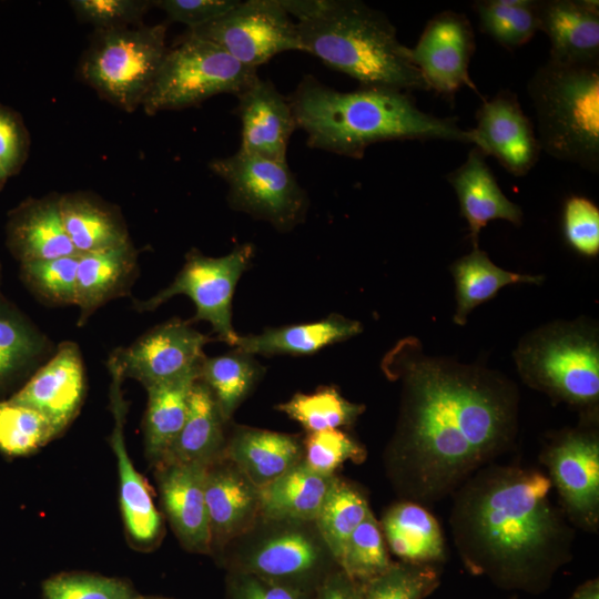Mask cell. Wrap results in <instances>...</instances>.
I'll use <instances>...</instances> for the list:
<instances>
[{
	"instance_id": "obj_1",
	"label": "cell",
	"mask_w": 599,
	"mask_h": 599,
	"mask_svg": "<svg viewBox=\"0 0 599 599\" xmlns=\"http://www.w3.org/2000/svg\"><path fill=\"white\" fill-rule=\"evenodd\" d=\"M382 367L403 387L389 461L407 500L426 505L453 495L514 445L519 394L507 377L425 355L410 337Z\"/></svg>"
},
{
	"instance_id": "obj_2",
	"label": "cell",
	"mask_w": 599,
	"mask_h": 599,
	"mask_svg": "<svg viewBox=\"0 0 599 599\" xmlns=\"http://www.w3.org/2000/svg\"><path fill=\"white\" fill-rule=\"evenodd\" d=\"M540 470L490 463L451 496L449 525L469 572L497 587L541 593L572 558L575 532Z\"/></svg>"
},
{
	"instance_id": "obj_3",
	"label": "cell",
	"mask_w": 599,
	"mask_h": 599,
	"mask_svg": "<svg viewBox=\"0 0 599 599\" xmlns=\"http://www.w3.org/2000/svg\"><path fill=\"white\" fill-rule=\"evenodd\" d=\"M407 93L375 87L343 92L308 74L288 101L307 145L338 155L359 159L370 144L393 140L473 143L470 130L422 111Z\"/></svg>"
},
{
	"instance_id": "obj_4",
	"label": "cell",
	"mask_w": 599,
	"mask_h": 599,
	"mask_svg": "<svg viewBox=\"0 0 599 599\" xmlns=\"http://www.w3.org/2000/svg\"><path fill=\"white\" fill-rule=\"evenodd\" d=\"M296 27L303 51L362 87L429 91L409 48L380 11L357 0H281Z\"/></svg>"
},
{
	"instance_id": "obj_5",
	"label": "cell",
	"mask_w": 599,
	"mask_h": 599,
	"mask_svg": "<svg viewBox=\"0 0 599 599\" xmlns=\"http://www.w3.org/2000/svg\"><path fill=\"white\" fill-rule=\"evenodd\" d=\"M528 95L538 142L548 155L599 171V63L548 60L531 75Z\"/></svg>"
},
{
	"instance_id": "obj_6",
	"label": "cell",
	"mask_w": 599,
	"mask_h": 599,
	"mask_svg": "<svg viewBox=\"0 0 599 599\" xmlns=\"http://www.w3.org/2000/svg\"><path fill=\"white\" fill-rule=\"evenodd\" d=\"M515 361L531 388L586 414L597 409L599 344L592 326L572 322L540 327L520 342Z\"/></svg>"
},
{
	"instance_id": "obj_7",
	"label": "cell",
	"mask_w": 599,
	"mask_h": 599,
	"mask_svg": "<svg viewBox=\"0 0 599 599\" xmlns=\"http://www.w3.org/2000/svg\"><path fill=\"white\" fill-rule=\"evenodd\" d=\"M166 26L95 30L80 75L98 94L125 112L142 105L166 53Z\"/></svg>"
},
{
	"instance_id": "obj_8",
	"label": "cell",
	"mask_w": 599,
	"mask_h": 599,
	"mask_svg": "<svg viewBox=\"0 0 599 599\" xmlns=\"http://www.w3.org/2000/svg\"><path fill=\"white\" fill-rule=\"evenodd\" d=\"M257 69L243 65L219 45L190 34L167 48L142 106L146 114L199 105L206 99L237 95L256 79Z\"/></svg>"
},
{
	"instance_id": "obj_9",
	"label": "cell",
	"mask_w": 599,
	"mask_h": 599,
	"mask_svg": "<svg viewBox=\"0 0 599 599\" xmlns=\"http://www.w3.org/2000/svg\"><path fill=\"white\" fill-rule=\"evenodd\" d=\"M210 170L229 186L227 202L236 211L287 232L303 222L308 197L287 162H276L237 151L214 159Z\"/></svg>"
},
{
	"instance_id": "obj_10",
	"label": "cell",
	"mask_w": 599,
	"mask_h": 599,
	"mask_svg": "<svg viewBox=\"0 0 599 599\" xmlns=\"http://www.w3.org/2000/svg\"><path fill=\"white\" fill-rule=\"evenodd\" d=\"M254 247L251 244L235 246L221 257H209L191 250L174 281L146 301L135 302L140 312L153 311L175 295L189 296L196 308L190 323L206 321L217 338L235 346L238 334L232 325V300L242 274L251 265Z\"/></svg>"
},
{
	"instance_id": "obj_11",
	"label": "cell",
	"mask_w": 599,
	"mask_h": 599,
	"mask_svg": "<svg viewBox=\"0 0 599 599\" xmlns=\"http://www.w3.org/2000/svg\"><path fill=\"white\" fill-rule=\"evenodd\" d=\"M187 32L253 69L281 52L303 51L296 23L281 0L240 1L224 16Z\"/></svg>"
},
{
	"instance_id": "obj_12",
	"label": "cell",
	"mask_w": 599,
	"mask_h": 599,
	"mask_svg": "<svg viewBox=\"0 0 599 599\" xmlns=\"http://www.w3.org/2000/svg\"><path fill=\"white\" fill-rule=\"evenodd\" d=\"M571 525L596 532L599 526V436L586 425L556 436L540 453Z\"/></svg>"
},
{
	"instance_id": "obj_13",
	"label": "cell",
	"mask_w": 599,
	"mask_h": 599,
	"mask_svg": "<svg viewBox=\"0 0 599 599\" xmlns=\"http://www.w3.org/2000/svg\"><path fill=\"white\" fill-rule=\"evenodd\" d=\"M210 341L190 322L174 318L153 327L111 358L123 377L129 376L149 387L197 370L205 357L203 347Z\"/></svg>"
},
{
	"instance_id": "obj_14",
	"label": "cell",
	"mask_w": 599,
	"mask_h": 599,
	"mask_svg": "<svg viewBox=\"0 0 599 599\" xmlns=\"http://www.w3.org/2000/svg\"><path fill=\"white\" fill-rule=\"evenodd\" d=\"M318 536L304 528L277 530L245 552L232 571H242L314 593L334 569ZM333 558V557H332Z\"/></svg>"
},
{
	"instance_id": "obj_15",
	"label": "cell",
	"mask_w": 599,
	"mask_h": 599,
	"mask_svg": "<svg viewBox=\"0 0 599 599\" xmlns=\"http://www.w3.org/2000/svg\"><path fill=\"white\" fill-rule=\"evenodd\" d=\"M474 51L473 27L465 14L455 11L434 16L416 45L409 48L410 60L429 90L450 97L464 85L478 93L468 71Z\"/></svg>"
},
{
	"instance_id": "obj_16",
	"label": "cell",
	"mask_w": 599,
	"mask_h": 599,
	"mask_svg": "<svg viewBox=\"0 0 599 599\" xmlns=\"http://www.w3.org/2000/svg\"><path fill=\"white\" fill-rule=\"evenodd\" d=\"M476 120L470 130L473 144L486 156H494L515 176H524L535 166L540 145L515 93L502 90L484 101Z\"/></svg>"
},
{
	"instance_id": "obj_17",
	"label": "cell",
	"mask_w": 599,
	"mask_h": 599,
	"mask_svg": "<svg viewBox=\"0 0 599 599\" xmlns=\"http://www.w3.org/2000/svg\"><path fill=\"white\" fill-rule=\"evenodd\" d=\"M241 120L240 152L286 162L290 139L297 129L288 101L268 80L260 77L235 95Z\"/></svg>"
},
{
	"instance_id": "obj_18",
	"label": "cell",
	"mask_w": 599,
	"mask_h": 599,
	"mask_svg": "<svg viewBox=\"0 0 599 599\" xmlns=\"http://www.w3.org/2000/svg\"><path fill=\"white\" fill-rule=\"evenodd\" d=\"M84 389V367L80 351L74 343L64 342L54 356L10 399L41 413L60 433L77 415Z\"/></svg>"
},
{
	"instance_id": "obj_19",
	"label": "cell",
	"mask_w": 599,
	"mask_h": 599,
	"mask_svg": "<svg viewBox=\"0 0 599 599\" xmlns=\"http://www.w3.org/2000/svg\"><path fill=\"white\" fill-rule=\"evenodd\" d=\"M156 478L167 519L185 549L209 554L212 536L205 502L207 466L156 464Z\"/></svg>"
},
{
	"instance_id": "obj_20",
	"label": "cell",
	"mask_w": 599,
	"mask_h": 599,
	"mask_svg": "<svg viewBox=\"0 0 599 599\" xmlns=\"http://www.w3.org/2000/svg\"><path fill=\"white\" fill-rule=\"evenodd\" d=\"M109 367L113 378L111 396L115 419L111 445L118 463L121 511L131 539L140 545H150L158 540L161 534V517L146 481L134 467L125 447L123 436L125 406L120 392L123 375L116 365L110 364Z\"/></svg>"
},
{
	"instance_id": "obj_21",
	"label": "cell",
	"mask_w": 599,
	"mask_h": 599,
	"mask_svg": "<svg viewBox=\"0 0 599 599\" xmlns=\"http://www.w3.org/2000/svg\"><path fill=\"white\" fill-rule=\"evenodd\" d=\"M539 31L550 42V60L568 64L599 63V2L539 1Z\"/></svg>"
},
{
	"instance_id": "obj_22",
	"label": "cell",
	"mask_w": 599,
	"mask_h": 599,
	"mask_svg": "<svg viewBox=\"0 0 599 599\" xmlns=\"http://www.w3.org/2000/svg\"><path fill=\"white\" fill-rule=\"evenodd\" d=\"M59 197L28 199L10 211L7 245L20 264L79 254L64 229Z\"/></svg>"
},
{
	"instance_id": "obj_23",
	"label": "cell",
	"mask_w": 599,
	"mask_h": 599,
	"mask_svg": "<svg viewBox=\"0 0 599 599\" xmlns=\"http://www.w3.org/2000/svg\"><path fill=\"white\" fill-rule=\"evenodd\" d=\"M454 187L460 213L467 221L474 248L478 247L481 230L493 220H504L515 225L522 221V211L499 187L486 163V155L474 146L466 161L447 175Z\"/></svg>"
},
{
	"instance_id": "obj_24",
	"label": "cell",
	"mask_w": 599,
	"mask_h": 599,
	"mask_svg": "<svg viewBox=\"0 0 599 599\" xmlns=\"http://www.w3.org/2000/svg\"><path fill=\"white\" fill-rule=\"evenodd\" d=\"M216 461L207 466L205 476L212 544L244 532L260 514L258 488L231 460L227 465Z\"/></svg>"
},
{
	"instance_id": "obj_25",
	"label": "cell",
	"mask_w": 599,
	"mask_h": 599,
	"mask_svg": "<svg viewBox=\"0 0 599 599\" xmlns=\"http://www.w3.org/2000/svg\"><path fill=\"white\" fill-rule=\"evenodd\" d=\"M225 451L258 489L303 460L298 437L243 426L235 428Z\"/></svg>"
},
{
	"instance_id": "obj_26",
	"label": "cell",
	"mask_w": 599,
	"mask_h": 599,
	"mask_svg": "<svg viewBox=\"0 0 599 599\" xmlns=\"http://www.w3.org/2000/svg\"><path fill=\"white\" fill-rule=\"evenodd\" d=\"M362 324L338 314L321 321L267 327L260 334L238 335L235 349L255 355H309L362 332Z\"/></svg>"
},
{
	"instance_id": "obj_27",
	"label": "cell",
	"mask_w": 599,
	"mask_h": 599,
	"mask_svg": "<svg viewBox=\"0 0 599 599\" xmlns=\"http://www.w3.org/2000/svg\"><path fill=\"white\" fill-rule=\"evenodd\" d=\"M136 274V252L132 243L79 255L75 305L79 325L108 301L126 294Z\"/></svg>"
},
{
	"instance_id": "obj_28",
	"label": "cell",
	"mask_w": 599,
	"mask_h": 599,
	"mask_svg": "<svg viewBox=\"0 0 599 599\" xmlns=\"http://www.w3.org/2000/svg\"><path fill=\"white\" fill-rule=\"evenodd\" d=\"M226 423L210 388L197 379L190 394L184 425L166 451L156 464H201L215 463L225 451L223 424Z\"/></svg>"
},
{
	"instance_id": "obj_29",
	"label": "cell",
	"mask_w": 599,
	"mask_h": 599,
	"mask_svg": "<svg viewBox=\"0 0 599 599\" xmlns=\"http://www.w3.org/2000/svg\"><path fill=\"white\" fill-rule=\"evenodd\" d=\"M337 477L303 461L258 489L260 514L275 521H314Z\"/></svg>"
},
{
	"instance_id": "obj_30",
	"label": "cell",
	"mask_w": 599,
	"mask_h": 599,
	"mask_svg": "<svg viewBox=\"0 0 599 599\" xmlns=\"http://www.w3.org/2000/svg\"><path fill=\"white\" fill-rule=\"evenodd\" d=\"M384 540L403 562L437 565L446 560V544L437 519L420 504L392 506L379 522Z\"/></svg>"
},
{
	"instance_id": "obj_31",
	"label": "cell",
	"mask_w": 599,
	"mask_h": 599,
	"mask_svg": "<svg viewBox=\"0 0 599 599\" xmlns=\"http://www.w3.org/2000/svg\"><path fill=\"white\" fill-rule=\"evenodd\" d=\"M59 203L64 229L79 254L131 242L120 211L94 194L65 193L60 195Z\"/></svg>"
},
{
	"instance_id": "obj_32",
	"label": "cell",
	"mask_w": 599,
	"mask_h": 599,
	"mask_svg": "<svg viewBox=\"0 0 599 599\" xmlns=\"http://www.w3.org/2000/svg\"><path fill=\"white\" fill-rule=\"evenodd\" d=\"M199 369L173 380L145 387V449L149 457L156 463L164 457L184 425L191 389L199 379Z\"/></svg>"
},
{
	"instance_id": "obj_33",
	"label": "cell",
	"mask_w": 599,
	"mask_h": 599,
	"mask_svg": "<svg viewBox=\"0 0 599 599\" xmlns=\"http://www.w3.org/2000/svg\"><path fill=\"white\" fill-rule=\"evenodd\" d=\"M451 274L457 301L454 322L458 325H465L469 313L477 305L493 298L501 287L542 282L540 275H524L500 268L478 247L454 262Z\"/></svg>"
},
{
	"instance_id": "obj_34",
	"label": "cell",
	"mask_w": 599,
	"mask_h": 599,
	"mask_svg": "<svg viewBox=\"0 0 599 599\" xmlns=\"http://www.w3.org/2000/svg\"><path fill=\"white\" fill-rule=\"evenodd\" d=\"M253 356L234 348L224 355L205 356L201 362L199 379L212 392L225 422L232 417L263 374L264 368Z\"/></svg>"
},
{
	"instance_id": "obj_35",
	"label": "cell",
	"mask_w": 599,
	"mask_h": 599,
	"mask_svg": "<svg viewBox=\"0 0 599 599\" xmlns=\"http://www.w3.org/2000/svg\"><path fill=\"white\" fill-rule=\"evenodd\" d=\"M369 511L365 496L357 488L336 478L314 520L336 565L348 538Z\"/></svg>"
},
{
	"instance_id": "obj_36",
	"label": "cell",
	"mask_w": 599,
	"mask_h": 599,
	"mask_svg": "<svg viewBox=\"0 0 599 599\" xmlns=\"http://www.w3.org/2000/svg\"><path fill=\"white\" fill-rule=\"evenodd\" d=\"M45 338L14 307L0 300V389L39 361Z\"/></svg>"
},
{
	"instance_id": "obj_37",
	"label": "cell",
	"mask_w": 599,
	"mask_h": 599,
	"mask_svg": "<svg viewBox=\"0 0 599 599\" xmlns=\"http://www.w3.org/2000/svg\"><path fill=\"white\" fill-rule=\"evenodd\" d=\"M473 8L481 30L505 48L520 47L539 31L537 0H478Z\"/></svg>"
},
{
	"instance_id": "obj_38",
	"label": "cell",
	"mask_w": 599,
	"mask_h": 599,
	"mask_svg": "<svg viewBox=\"0 0 599 599\" xmlns=\"http://www.w3.org/2000/svg\"><path fill=\"white\" fill-rule=\"evenodd\" d=\"M276 408L307 433H315L354 424L365 406L347 400L335 387L324 386L311 394L297 393Z\"/></svg>"
},
{
	"instance_id": "obj_39",
	"label": "cell",
	"mask_w": 599,
	"mask_h": 599,
	"mask_svg": "<svg viewBox=\"0 0 599 599\" xmlns=\"http://www.w3.org/2000/svg\"><path fill=\"white\" fill-rule=\"evenodd\" d=\"M59 433L38 410L10 398L0 400V451L8 456L29 455Z\"/></svg>"
},
{
	"instance_id": "obj_40",
	"label": "cell",
	"mask_w": 599,
	"mask_h": 599,
	"mask_svg": "<svg viewBox=\"0 0 599 599\" xmlns=\"http://www.w3.org/2000/svg\"><path fill=\"white\" fill-rule=\"evenodd\" d=\"M392 564L380 525L369 511L348 538L337 566L348 578L363 585L385 572Z\"/></svg>"
},
{
	"instance_id": "obj_41",
	"label": "cell",
	"mask_w": 599,
	"mask_h": 599,
	"mask_svg": "<svg viewBox=\"0 0 599 599\" xmlns=\"http://www.w3.org/2000/svg\"><path fill=\"white\" fill-rule=\"evenodd\" d=\"M439 583L437 565L393 562L385 572L361 585V599H425Z\"/></svg>"
},
{
	"instance_id": "obj_42",
	"label": "cell",
	"mask_w": 599,
	"mask_h": 599,
	"mask_svg": "<svg viewBox=\"0 0 599 599\" xmlns=\"http://www.w3.org/2000/svg\"><path fill=\"white\" fill-rule=\"evenodd\" d=\"M79 255L21 263V278L34 294L49 303L75 304Z\"/></svg>"
},
{
	"instance_id": "obj_43",
	"label": "cell",
	"mask_w": 599,
	"mask_h": 599,
	"mask_svg": "<svg viewBox=\"0 0 599 599\" xmlns=\"http://www.w3.org/2000/svg\"><path fill=\"white\" fill-rule=\"evenodd\" d=\"M126 580L91 572H62L42 583V599H141Z\"/></svg>"
},
{
	"instance_id": "obj_44",
	"label": "cell",
	"mask_w": 599,
	"mask_h": 599,
	"mask_svg": "<svg viewBox=\"0 0 599 599\" xmlns=\"http://www.w3.org/2000/svg\"><path fill=\"white\" fill-rule=\"evenodd\" d=\"M302 443V461L323 475H334L344 463H362L366 457L365 448L341 429L307 433Z\"/></svg>"
},
{
	"instance_id": "obj_45",
	"label": "cell",
	"mask_w": 599,
	"mask_h": 599,
	"mask_svg": "<svg viewBox=\"0 0 599 599\" xmlns=\"http://www.w3.org/2000/svg\"><path fill=\"white\" fill-rule=\"evenodd\" d=\"M70 6L79 20L95 30H112L141 26L153 3L148 0H72Z\"/></svg>"
},
{
	"instance_id": "obj_46",
	"label": "cell",
	"mask_w": 599,
	"mask_h": 599,
	"mask_svg": "<svg viewBox=\"0 0 599 599\" xmlns=\"http://www.w3.org/2000/svg\"><path fill=\"white\" fill-rule=\"evenodd\" d=\"M564 232L568 244L579 254L599 252V209L587 197H569L564 207Z\"/></svg>"
},
{
	"instance_id": "obj_47",
	"label": "cell",
	"mask_w": 599,
	"mask_h": 599,
	"mask_svg": "<svg viewBox=\"0 0 599 599\" xmlns=\"http://www.w3.org/2000/svg\"><path fill=\"white\" fill-rule=\"evenodd\" d=\"M30 138L22 118L0 104V162L9 176L20 172L29 154Z\"/></svg>"
},
{
	"instance_id": "obj_48",
	"label": "cell",
	"mask_w": 599,
	"mask_h": 599,
	"mask_svg": "<svg viewBox=\"0 0 599 599\" xmlns=\"http://www.w3.org/2000/svg\"><path fill=\"white\" fill-rule=\"evenodd\" d=\"M236 0H156L153 6L163 10L172 22L183 23L189 30L202 27L232 10Z\"/></svg>"
},
{
	"instance_id": "obj_49",
	"label": "cell",
	"mask_w": 599,
	"mask_h": 599,
	"mask_svg": "<svg viewBox=\"0 0 599 599\" xmlns=\"http://www.w3.org/2000/svg\"><path fill=\"white\" fill-rule=\"evenodd\" d=\"M226 599H313V593L252 573L231 571Z\"/></svg>"
},
{
	"instance_id": "obj_50",
	"label": "cell",
	"mask_w": 599,
	"mask_h": 599,
	"mask_svg": "<svg viewBox=\"0 0 599 599\" xmlns=\"http://www.w3.org/2000/svg\"><path fill=\"white\" fill-rule=\"evenodd\" d=\"M313 599H361V585L337 567L319 583Z\"/></svg>"
},
{
	"instance_id": "obj_51",
	"label": "cell",
	"mask_w": 599,
	"mask_h": 599,
	"mask_svg": "<svg viewBox=\"0 0 599 599\" xmlns=\"http://www.w3.org/2000/svg\"><path fill=\"white\" fill-rule=\"evenodd\" d=\"M569 599H599V580L590 579L580 585Z\"/></svg>"
},
{
	"instance_id": "obj_52",
	"label": "cell",
	"mask_w": 599,
	"mask_h": 599,
	"mask_svg": "<svg viewBox=\"0 0 599 599\" xmlns=\"http://www.w3.org/2000/svg\"><path fill=\"white\" fill-rule=\"evenodd\" d=\"M9 177H10L9 174L7 173L2 163L0 162V190H2V187L4 186Z\"/></svg>"
},
{
	"instance_id": "obj_53",
	"label": "cell",
	"mask_w": 599,
	"mask_h": 599,
	"mask_svg": "<svg viewBox=\"0 0 599 599\" xmlns=\"http://www.w3.org/2000/svg\"><path fill=\"white\" fill-rule=\"evenodd\" d=\"M141 599H169V598H162V597H144V596H142Z\"/></svg>"
}]
</instances>
